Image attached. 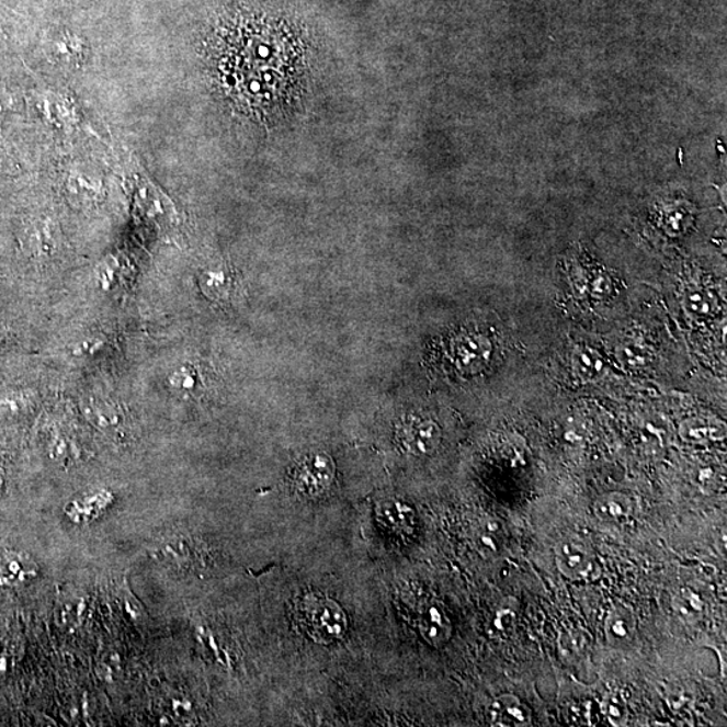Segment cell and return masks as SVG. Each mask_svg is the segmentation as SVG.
<instances>
[{
    "instance_id": "ba28073f",
    "label": "cell",
    "mask_w": 727,
    "mask_h": 727,
    "mask_svg": "<svg viewBox=\"0 0 727 727\" xmlns=\"http://www.w3.org/2000/svg\"><path fill=\"white\" fill-rule=\"evenodd\" d=\"M419 634L431 647H442L451 640L453 625L443 607L439 604H429L422 609L418 622Z\"/></svg>"
},
{
    "instance_id": "9a60e30c",
    "label": "cell",
    "mask_w": 727,
    "mask_h": 727,
    "mask_svg": "<svg viewBox=\"0 0 727 727\" xmlns=\"http://www.w3.org/2000/svg\"><path fill=\"white\" fill-rule=\"evenodd\" d=\"M506 534L499 520L485 519L475 531V546L484 558L498 557L504 547Z\"/></svg>"
},
{
    "instance_id": "484cf974",
    "label": "cell",
    "mask_w": 727,
    "mask_h": 727,
    "mask_svg": "<svg viewBox=\"0 0 727 727\" xmlns=\"http://www.w3.org/2000/svg\"><path fill=\"white\" fill-rule=\"evenodd\" d=\"M2 490H3V476L2 472H0V493H2Z\"/></svg>"
},
{
    "instance_id": "44dd1931",
    "label": "cell",
    "mask_w": 727,
    "mask_h": 727,
    "mask_svg": "<svg viewBox=\"0 0 727 727\" xmlns=\"http://www.w3.org/2000/svg\"><path fill=\"white\" fill-rule=\"evenodd\" d=\"M590 647L588 632L582 629H570L559 637V652L565 659L575 660L581 658Z\"/></svg>"
},
{
    "instance_id": "5b68a950",
    "label": "cell",
    "mask_w": 727,
    "mask_h": 727,
    "mask_svg": "<svg viewBox=\"0 0 727 727\" xmlns=\"http://www.w3.org/2000/svg\"><path fill=\"white\" fill-rule=\"evenodd\" d=\"M38 577V566L31 555L9 549L0 553V587L21 588Z\"/></svg>"
},
{
    "instance_id": "d6986e66",
    "label": "cell",
    "mask_w": 727,
    "mask_h": 727,
    "mask_svg": "<svg viewBox=\"0 0 727 727\" xmlns=\"http://www.w3.org/2000/svg\"><path fill=\"white\" fill-rule=\"evenodd\" d=\"M200 286L209 298L223 300L232 292V277L227 270L212 268L200 275Z\"/></svg>"
},
{
    "instance_id": "8992f818",
    "label": "cell",
    "mask_w": 727,
    "mask_h": 727,
    "mask_svg": "<svg viewBox=\"0 0 727 727\" xmlns=\"http://www.w3.org/2000/svg\"><path fill=\"white\" fill-rule=\"evenodd\" d=\"M455 363L464 371L481 370L492 354V344L482 334H465L454 341Z\"/></svg>"
},
{
    "instance_id": "5bb4252c",
    "label": "cell",
    "mask_w": 727,
    "mask_h": 727,
    "mask_svg": "<svg viewBox=\"0 0 727 727\" xmlns=\"http://www.w3.org/2000/svg\"><path fill=\"white\" fill-rule=\"evenodd\" d=\"M376 516L384 527L394 532H407L416 523L412 508L399 500H384L376 507Z\"/></svg>"
},
{
    "instance_id": "8fae6325",
    "label": "cell",
    "mask_w": 727,
    "mask_h": 727,
    "mask_svg": "<svg viewBox=\"0 0 727 727\" xmlns=\"http://www.w3.org/2000/svg\"><path fill=\"white\" fill-rule=\"evenodd\" d=\"M86 416L94 428L104 433L117 434L127 428L126 413L120 406L105 400H92L86 407Z\"/></svg>"
},
{
    "instance_id": "7a4b0ae2",
    "label": "cell",
    "mask_w": 727,
    "mask_h": 727,
    "mask_svg": "<svg viewBox=\"0 0 727 727\" xmlns=\"http://www.w3.org/2000/svg\"><path fill=\"white\" fill-rule=\"evenodd\" d=\"M304 624L307 635L318 644L337 643L348 631L344 609L328 599H311L305 602Z\"/></svg>"
},
{
    "instance_id": "4fadbf2b",
    "label": "cell",
    "mask_w": 727,
    "mask_h": 727,
    "mask_svg": "<svg viewBox=\"0 0 727 727\" xmlns=\"http://www.w3.org/2000/svg\"><path fill=\"white\" fill-rule=\"evenodd\" d=\"M86 41L79 34L60 29L52 39V53L60 65L67 67H79L86 58Z\"/></svg>"
},
{
    "instance_id": "9c48e42d",
    "label": "cell",
    "mask_w": 727,
    "mask_h": 727,
    "mask_svg": "<svg viewBox=\"0 0 727 727\" xmlns=\"http://www.w3.org/2000/svg\"><path fill=\"white\" fill-rule=\"evenodd\" d=\"M442 442V430L430 419L413 422L405 433L407 451L417 457H425L436 452Z\"/></svg>"
},
{
    "instance_id": "7402d4cb",
    "label": "cell",
    "mask_w": 727,
    "mask_h": 727,
    "mask_svg": "<svg viewBox=\"0 0 727 727\" xmlns=\"http://www.w3.org/2000/svg\"><path fill=\"white\" fill-rule=\"evenodd\" d=\"M52 457L58 463H75L82 457V447L68 435H58L50 446Z\"/></svg>"
},
{
    "instance_id": "ffe728a7",
    "label": "cell",
    "mask_w": 727,
    "mask_h": 727,
    "mask_svg": "<svg viewBox=\"0 0 727 727\" xmlns=\"http://www.w3.org/2000/svg\"><path fill=\"white\" fill-rule=\"evenodd\" d=\"M572 363H575V368L577 374L582 377V379L594 380L597 377L601 376L604 372L605 363L599 354L590 349L581 348L578 349L572 357Z\"/></svg>"
},
{
    "instance_id": "30bf717a",
    "label": "cell",
    "mask_w": 727,
    "mask_h": 727,
    "mask_svg": "<svg viewBox=\"0 0 727 727\" xmlns=\"http://www.w3.org/2000/svg\"><path fill=\"white\" fill-rule=\"evenodd\" d=\"M194 547L193 543L189 537L174 536L168 537L167 541H163L161 545L154 548V557L157 560L162 561V564L174 567V569L180 571H186L192 569L194 565Z\"/></svg>"
},
{
    "instance_id": "52a82bcc",
    "label": "cell",
    "mask_w": 727,
    "mask_h": 727,
    "mask_svg": "<svg viewBox=\"0 0 727 727\" xmlns=\"http://www.w3.org/2000/svg\"><path fill=\"white\" fill-rule=\"evenodd\" d=\"M488 714L493 726L525 727L532 723L531 708L512 694L495 697L490 703Z\"/></svg>"
},
{
    "instance_id": "7c38bea8",
    "label": "cell",
    "mask_w": 727,
    "mask_h": 727,
    "mask_svg": "<svg viewBox=\"0 0 727 727\" xmlns=\"http://www.w3.org/2000/svg\"><path fill=\"white\" fill-rule=\"evenodd\" d=\"M637 620L634 611L625 605H614L605 620V634L613 646H624L636 634Z\"/></svg>"
},
{
    "instance_id": "6da1fadb",
    "label": "cell",
    "mask_w": 727,
    "mask_h": 727,
    "mask_svg": "<svg viewBox=\"0 0 727 727\" xmlns=\"http://www.w3.org/2000/svg\"><path fill=\"white\" fill-rule=\"evenodd\" d=\"M554 558L560 575L569 581L590 582L600 577L599 559L581 537H561L554 547Z\"/></svg>"
},
{
    "instance_id": "3957f363",
    "label": "cell",
    "mask_w": 727,
    "mask_h": 727,
    "mask_svg": "<svg viewBox=\"0 0 727 727\" xmlns=\"http://www.w3.org/2000/svg\"><path fill=\"white\" fill-rule=\"evenodd\" d=\"M334 463L329 455L316 453L307 455L295 473V484L307 498H317L330 488L334 480Z\"/></svg>"
},
{
    "instance_id": "ac0fdd59",
    "label": "cell",
    "mask_w": 727,
    "mask_h": 727,
    "mask_svg": "<svg viewBox=\"0 0 727 727\" xmlns=\"http://www.w3.org/2000/svg\"><path fill=\"white\" fill-rule=\"evenodd\" d=\"M673 611L684 622L695 623L705 613V601L702 595L693 589L679 590L672 599Z\"/></svg>"
},
{
    "instance_id": "2e32d148",
    "label": "cell",
    "mask_w": 727,
    "mask_h": 727,
    "mask_svg": "<svg viewBox=\"0 0 727 727\" xmlns=\"http://www.w3.org/2000/svg\"><path fill=\"white\" fill-rule=\"evenodd\" d=\"M169 384L174 389V393L182 396V398H194V396L203 393V372L200 371L197 365L191 363L182 364L171 372Z\"/></svg>"
},
{
    "instance_id": "cb8c5ba5",
    "label": "cell",
    "mask_w": 727,
    "mask_h": 727,
    "mask_svg": "<svg viewBox=\"0 0 727 727\" xmlns=\"http://www.w3.org/2000/svg\"><path fill=\"white\" fill-rule=\"evenodd\" d=\"M515 625V613L511 609H499L495 614L492 628L496 636H507Z\"/></svg>"
},
{
    "instance_id": "e0dca14e",
    "label": "cell",
    "mask_w": 727,
    "mask_h": 727,
    "mask_svg": "<svg viewBox=\"0 0 727 727\" xmlns=\"http://www.w3.org/2000/svg\"><path fill=\"white\" fill-rule=\"evenodd\" d=\"M682 439L689 443H703L723 441L725 439V428L723 424L706 421V419L693 418L688 419L681 424L679 429Z\"/></svg>"
},
{
    "instance_id": "277c9868",
    "label": "cell",
    "mask_w": 727,
    "mask_h": 727,
    "mask_svg": "<svg viewBox=\"0 0 727 727\" xmlns=\"http://www.w3.org/2000/svg\"><path fill=\"white\" fill-rule=\"evenodd\" d=\"M636 510L635 499L620 490L600 495L591 507V511L599 522L614 525L628 523L635 518Z\"/></svg>"
},
{
    "instance_id": "603a6c76",
    "label": "cell",
    "mask_w": 727,
    "mask_h": 727,
    "mask_svg": "<svg viewBox=\"0 0 727 727\" xmlns=\"http://www.w3.org/2000/svg\"><path fill=\"white\" fill-rule=\"evenodd\" d=\"M684 304L696 316H708L714 310L715 300L712 294L701 288H690L684 297Z\"/></svg>"
},
{
    "instance_id": "d4e9b609",
    "label": "cell",
    "mask_w": 727,
    "mask_h": 727,
    "mask_svg": "<svg viewBox=\"0 0 727 727\" xmlns=\"http://www.w3.org/2000/svg\"><path fill=\"white\" fill-rule=\"evenodd\" d=\"M696 482L700 487L713 488L715 482V472L712 468H703L696 472Z\"/></svg>"
}]
</instances>
